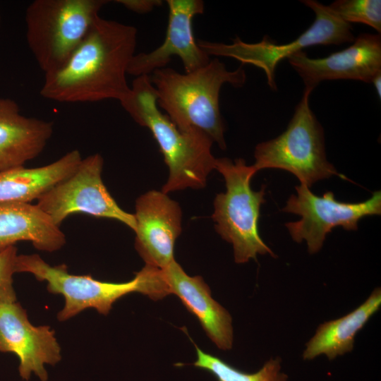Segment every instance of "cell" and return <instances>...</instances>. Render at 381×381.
<instances>
[{
  "label": "cell",
  "mask_w": 381,
  "mask_h": 381,
  "mask_svg": "<svg viewBox=\"0 0 381 381\" xmlns=\"http://www.w3.org/2000/svg\"><path fill=\"white\" fill-rule=\"evenodd\" d=\"M136 41L134 26L99 16L66 63L44 74L40 95L68 103L121 102L130 90L126 75Z\"/></svg>",
  "instance_id": "cell-1"
},
{
  "label": "cell",
  "mask_w": 381,
  "mask_h": 381,
  "mask_svg": "<svg viewBox=\"0 0 381 381\" xmlns=\"http://www.w3.org/2000/svg\"><path fill=\"white\" fill-rule=\"evenodd\" d=\"M157 96V104L182 131H200L222 150L226 147L225 126L220 113L219 93L229 83L240 87L246 82L243 66L229 71L215 58L193 71L181 73L164 67L150 75Z\"/></svg>",
  "instance_id": "cell-2"
},
{
  "label": "cell",
  "mask_w": 381,
  "mask_h": 381,
  "mask_svg": "<svg viewBox=\"0 0 381 381\" xmlns=\"http://www.w3.org/2000/svg\"><path fill=\"white\" fill-rule=\"evenodd\" d=\"M157 96L149 75L133 80L122 107L139 125L147 128L157 141L169 169L162 191L166 194L187 188L199 189L215 169L213 141L198 130L182 131L157 107Z\"/></svg>",
  "instance_id": "cell-3"
},
{
  "label": "cell",
  "mask_w": 381,
  "mask_h": 381,
  "mask_svg": "<svg viewBox=\"0 0 381 381\" xmlns=\"http://www.w3.org/2000/svg\"><path fill=\"white\" fill-rule=\"evenodd\" d=\"M107 0H35L25 11L26 40L44 74L61 68Z\"/></svg>",
  "instance_id": "cell-4"
},
{
  "label": "cell",
  "mask_w": 381,
  "mask_h": 381,
  "mask_svg": "<svg viewBox=\"0 0 381 381\" xmlns=\"http://www.w3.org/2000/svg\"><path fill=\"white\" fill-rule=\"evenodd\" d=\"M215 169L224 176L226 190L214 200L212 219L221 237L233 245L234 260L245 263L256 260L257 255H276L264 243L258 230L260 206L265 202V186L259 191L250 188L257 173L243 159H216Z\"/></svg>",
  "instance_id": "cell-5"
},
{
  "label": "cell",
  "mask_w": 381,
  "mask_h": 381,
  "mask_svg": "<svg viewBox=\"0 0 381 381\" xmlns=\"http://www.w3.org/2000/svg\"><path fill=\"white\" fill-rule=\"evenodd\" d=\"M311 92L304 89L285 131L257 145L252 165L256 172L269 168L286 170L308 188L333 175L346 179L327 159L323 128L309 104Z\"/></svg>",
  "instance_id": "cell-6"
},
{
  "label": "cell",
  "mask_w": 381,
  "mask_h": 381,
  "mask_svg": "<svg viewBox=\"0 0 381 381\" xmlns=\"http://www.w3.org/2000/svg\"><path fill=\"white\" fill-rule=\"evenodd\" d=\"M315 16L313 23L295 40L277 44L265 35L259 42L248 43L238 37L232 43L198 40V46L209 56L230 57L242 64H251L263 70L272 90H277L275 70L284 59L313 45L341 44L352 42L355 37L350 23L342 20L329 7L315 0L301 1Z\"/></svg>",
  "instance_id": "cell-7"
},
{
  "label": "cell",
  "mask_w": 381,
  "mask_h": 381,
  "mask_svg": "<svg viewBox=\"0 0 381 381\" xmlns=\"http://www.w3.org/2000/svg\"><path fill=\"white\" fill-rule=\"evenodd\" d=\"M16 272L32 274L38 281L47 282L49 292L64 296V306L57 315L59 321H66L87 308H95L107 315L121 297L134 292L147 293L142 270L128 282H103L91 275L70 274L65 264L52 266L38 254H31L17 255Z\"/></svg>",
  "instance_id": "cell-8"
},
{
  "label": "cell",
  "mask_w": 381,
  "mask_h": 381,
  "mask_svg": "<svg viewBox=\"0 0 381 381\" xmlns=\"http://www.w3.org/2000/svg\"><path fill=\"white\" fill-rule=\"evenodd\" d=\"M103 164L98 153L83 159L73 173L42 195L36 205L59 227L68 216L82 213L117 220L134 231V214L119 207L102 181Z\"/></svg>",
  "instance_id": "cell-9"
},
{
  "label": "cell",
  "mask_w": 381,
  "mask_h": 381,
  "mask_svg": "<svg viewBox=\"0 0 381 381\" xmlns=\"http://www.w3.org/2000/svg\"><path fill=\"white\" fill-rule=\"evenodd\" d=\"M296 190L297 195L290 196L282 211L301 217L300 220L285 225L294 241L307 242L310 254L321 249L326 235L334 227L341 226L346 230L355 231L363 217L381 214L380 190L373 192L364 202L349 203L337 200L331 191L320 197L303 184L296 186Z\"/></svg>",
  "instance_id": "cell-10"
},
{
  "label": "cell",
  "mask_w": 381,
  "mask_h": 381,
  "mask_svg": "<svg viewBox=\"0 0 381 381\" xmlns=\"http://www.w3.org/2000/svg\"><path fill=\"white\" fill-rule=\"evenodd\" d=\"M0 352L17 356L19 375L25 380L34 373L47 381L45 365H54L61 359L54 331L49 326L32 325L16 301L0 302Z\"/></svg>",
  "instance_id": "cell-11"
},
{
  "label": "cell",
  "mask_w": 381,
  "mask_h": 381,
  "mask_svg": "<svg viewBox=\"0 0 381 381\" xmlns=\"http://www.w3.org/2000/svg\"><path fill=\"white\" fill-rule=\"evenodd\" d=\"M169 19L163 43L149 53L135 54L127 74L135 77L150 75L166 67L173 56L181 60L186 73L207 65L210 59L198 44L193 32V18L204 12L201 0H167Z\"/></svg>",
  "instance_id": "cell-12"
},
{
  "label": "cell",
  "mask_w": 381,
  "mask_h": 381,
  "mask_svg": "<svg viewBox=\"0 0 381 381\" xmlns=\"http://www.w3.org/2000/svg\"><path fill=\"white\" fill-rule=\"evenodd\" d=\"M302 78L305 89L313 90L322 81L349 79L371 83L381 73V37L363 33L345 49L321 59H311L301 51L288 59Z\"/></svg>",
  "instance_id": "cell-13"
},
{
  "label": "cell",
  "mask_w": 381,
  "mask_h": 381,
  "mask_svg": "<svg viewBox=\"0 0 381 381\" xmlns=\"http://www.w3.org/2000/svg\"><path fill=\"white\" fill-rule=\"evenodd\" d=\"M134 216L136 250L145 265L165 268L175 260V241L181 231L179 203L162 191L150 190L136 200Z\"/></svg>",
  "instance_id": "cell-14"
},
{
  "label": "cell",
  "mask_w": 381,
  "mask_h": 381,
  "mask_svg": "<svg viewBox=\"0 0 381 381\" xmlns=\"http://www.w3.org/2000/svg\"><path fill=\"white\" fill-rule=\"evenodd\" d=\"M162 273L167 295L179 297L219 349L230 350L234 339L231 316L212 297L203 279L187 274L175 260L162 269Z\"/></svg>",
  "instance_id": "cell-15"
},
{
  "label": "cell",
  "mask_w": 381,
  "mask_h": 381,
  "mask_svg": "<svg viewBox=\"0 0 381 381\" xmlns=\"http://www.w3.org/2000/svg\"><path fill=\"white\" fill-rule=\"evenodd\" d=\"M52 133V122L27 117L14 100L0 98V171L37 157Z\"/></svg>",
  "instance_id": "cell-16"
},
{
  "label": "cell",
  "mask_w": 381,
  "mask_h": 381,
  "mask_svg": "<svg viewBox=\"0 0 381 381\" xmlns=\"http://www.w3.org/2000/svg\"><path fill=\"white\" fill-rule=\"evenodd\" d=\"M20 241L52 253L61 249L66 239L60 227L37 205L0 203V251Z\"/></svg>",
  "instance_id": "cell-17"
},
{
  "label": "cell",
  "mask_w": 381,
  "mask_h": 381,
  "mask_svg": "<svg viewBox=\"0 0 381 381\" xmlns=\"http://www.w3.org/2000/svg\"><path fill=\"white\" fill-rule=\"evenodd\" d=\"M83 159L73 150L45 166H23L0 171V203L29 204L39 200L76 169Z\"/></svg>",
  "instance_id": "cell-18"
},
{
  "label": "cell",
  "mask_w": 381,
  "mask_h": 381,
  "mask_svg": "<svg viewBox=\"0 0 381 381\" xmlns=\"http://www.w3.org/2000/svg\"><path fill=\"white\" fill-rule=\"evenodd\" d=\"M381 306V289L375 288L364 303L351 313L337 320L327 321L317 328L306 343L304 360H313L325 355L329 360L350 352L355 337Z\"/></svg>",
  "instance_id": "cell-19"
},
{
  "label": "cell",
  "mask_w": 381,
  "mask_h": 381,
  "mask_svg": "<svg viewBox=\"0 0 381 381\" xmlns=\"http://www.w3.org/2000/svg\"><path fill=\"white\" fill-rule=\"evenodd\" d=\"M193 344L197 353L193 365L208 371L218 381H287L288 376L281 372V361L279 358L270 359L256 373H247L203 351Z\"/></svg>",
  "instance_id": "cell-20"
},
{
  "label": "cell",
  "mask_w": 381,
  "mask_h": 381,
  "mask_svg": "<svg viewBox=\"0 0 381 381\" xmlns=\"http://www.w3.org/2000/svg\"><path fill=\"white\" fill-rule=\"evenodd\" d=\"M329 7L346 23H363L381 32L380 0H337Z\"/></svg>",
  "instance_id": "cell-21"
},
{
  "label": "cell",
  "mask_w": 381,
  "mask_h": 381,
  "mask_svg": "<svg viewBox=\"0 0 381 381\" xmlns=\"http://www.w3.org/2000/svg\"><path fill=\"white\" fill-rule=\"evenodd\" d=\"M17 248L9 246L0 251V302L16 301L13 276L16 272Z\"/></svg>",
  "instance_id": "cell-22"
},
{
  "label": "cell",
  "mask_w": 381,
  "mask_h": 381,
  "mask_svg": "<svg viewBox=\"0 0 381 381\" xmlns=\"http://www.w3.org/2000/svg\"><path fill=\"white\" fill-rule=\"evenodd\" d=\"M115 1L130 11L141 14L151 11L162 3L159 0H117Z\"/></svg>",
  "instance_id": "cell-23"
},
{
  "label": "cell",
  "mask_w": 381,
  "mask_h": 381,
  "mask_svg": "<svg viewBox=\"0 0 381 381\" xmlns=\"http://www.w3.org/2000/svg\"><path fill=\"white\" fill-rule=\"evenodd\" d=\"M374 85V87L376 90L377 95H379V97L380 99L381 97V73H379L377 75H376L372 83Z\"/></svg>",
  "instance_id": "cell-24"
},
{
  "label": "cell",
  "mask_w": 381,
  "mask_h": 381,
  "mask_svg": "<svg viewBox=\"0 0 381 381\" xmlns=\"http://www.w3.org/2000/svg\"><path fill=\"white\" fill-rule=\"evenodd\" d=\"M0 21H1V16H0Z\"/></svg>",
  "instance_id": "cell-25"
}]
</instances>
